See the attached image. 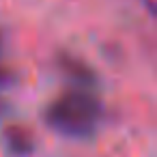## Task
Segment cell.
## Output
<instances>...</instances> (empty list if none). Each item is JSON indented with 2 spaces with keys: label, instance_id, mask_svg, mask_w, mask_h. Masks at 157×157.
<instances>
[{
  "label": "cell",
  "instance_id": "1",
  "mask_svg": "<svg viewBox=\"0 0 157 157\" xmlns=\"http://www.w3.org/2000/svg\"><path fill=\"white\" fill-rule=\"evenodd\" d=\"M103 116V105L95 90L69 88L45 108V123L67 138H90Z\"/></svg>",
  "mask_w": 157,
  "mask_h": 157
},
{
  "label": "cell",
  "instance_id": "2",
  "mask_svg": "<svg viewBox=\"0 0 157 157\" xmlns=\"http://www.w3.org/2000/svg\"><path fill=\"white\" fill-rule=\"evenodd\" d=\"M56 69L60 71V75L71 84V88H86V90H95L99 78L97 71L78 54L73 52H58L56 54Z\"/></svg>",
  "mask_w": 157,
  "mask_h": 157
},
{
  "label": "cell",
  "instance_id": "3",
  "mask_svg": "<svg viewBox=\"0 0 157 157\" xmlns=\"http://www.w3.org/2000/svg\"><path fill=\"white\" fill-rule=\"evenodd\" d=\"M2 142L9 148V153H13L15 157H26L35 148L30 131L26 127H22V125H9L2 131Z\"/></svg>",
  "mask_w": 157,
  "mask_h": 157
},
{
  "label": "cell",
  "instance_id": "4",
  "mask_svg": "<svg viewBox=\"0 0 157 157\" xmlns=\"http://www.w3.org/2000/svg\"><path fill=\"white\" fill-rule=\"evenodd\" d=\"M15 80H17L15 71H13L7 63L0 60V90H2V88H9V86H13V84H15Z\"/></svg>",
  "mask_w": 157,
  "mask_h": 157
}]
</instances>
